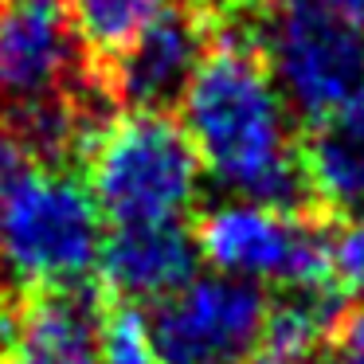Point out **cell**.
<instances>
[{"label": "cell", "mask_w": 364, "mask_h": 364, "mask_svg": "<svg viewBox=\"0 0 364 364\" xmlns=\"http://www.w3.org/2000/svg\"><path fill=\"white\" fill-rule=\"evenodd\" d=\"M0 317H4V309H0Z\"/></svg>", "instance_id": "ffe728a7"}, {"label": "cell", "mask_w": 364, "mask_h": 364, "mask_svg": "<svg viewBox=\"0 0 364 364\" xmlns=\"http://www.w3.org/2000/svg\"><path fill=\"white\" fill-rule=\"evenodd\" d=\"M196 251L212 274L251 286H314L333 282L329 235L290 204L228 196L196 223Z\"/></svg>", "instance_id": "8992f818"}, {"label": "cell", "mask_w": 364, "mask_h": 364, "mask_svg": "<svg viewBox=\"0 0 364 364\" xmlns=\"http://www.w3.org/2000/svg\"><path fill=\"white\" fill-rule=\"evenodd\" d=\"M0 364H102V309L87 286L32 290L0 317Z\"/></svg>", "instance_id": "ba28073f"}, {"label": "cell", "mask_w": 364, "mask_h": 364, "mask_svg": "<svg viewBox=\"0 0 364 364\" xmlns=\"http://www.w3.org/2000/svg\"><path fill=\"white\" fill-rule=\"evenodd\" d=\"M196 235L184 223H141V228H110L98 259V274L106 278L122 301L157 306L200 274Z\"/></svg>", "instance_id": "30bf717a"}, {"label": "cell", "mask_w": 364, "mask_h": 364, "mask_svg": "<svg viewBox=\"0 0 364 364\" xmlns=\"http://www.w3.org/2000/svg\"><path fill=\"white\" fill-rule=\"evenodd\" d=\"M329 274L345 294L364 298V215L329 235Z\"/></svg>", "instance_id": "9a60e30c"}, {"label": "cell", "mask_w": 364, "mask_h": 364, "mask_svg": "<svg viewBox=\"0 0 364 364\" xmlns=\"http://www.w3.org/2000/svg\"><path fill=\"white\" fill-rule=\"evenodd\" d=\"M270 298L251 282L196 274L149 309L157 364H255Z\"/></svg>", "instance_id": "52a82bcc"}, {"label": "cell", "mask_w": 364, "mask_h": 364, "mask_svg": "<svg viewBox=\"0 0 364 364\" xmlns=\"http://www.w3.org/2000/svg\"><path fill=\"white\" fill-rule=\"evenodd\" d=\"M20 173H24V145H20L16 134L0 122V208H4V196H9L12 181H16Z\"/></svg>", "instance_id": "e0dca14e"}, {"label": "cell", "mask_w": 364, "mask_h": 364, "mask_svg": "<svg viewBox=\"0 0 364 364\" xmlns=\"http://www.w3.org/2000/svg\"><path fill=\"white\" fill-rule=\"evenodd\" d=\"M321 364H364V309L341 317V325L333 329L329 345L317 356Z\"/></svg>", "instance_id": "2e32d148"}, {"label": "cell", "mask_w": 364, "mask_h": 364, "mask_svg": "<svg viewBox=\"0 0 364 364\" xmlns=\"http://www.w3.org/2000/svg\"><path fill=\"white\" fill-rule=\"evenodd\" d=\"M168 9H173V0H67L79 43L102 59L126 51Z\"/></svg>", "instance_id": "4fadbf2b"}, {"label": "cell", "mask_w": 364, "mask_h": 364, "mask_svg": "<svg viewBox=\"0 0 364 364\" xmlns=\"http://www.w3.org/2000/svg\"><path fill=\"white\" fill-rule=\"evenodd\" d=\"M208 12L215 16H251V12H262L270 0H200Z\"/></svg>", "instance_id": "ac0fdd59"}, {"label": "cell", "mask_w": 364, "mask_h": 364, "mask_svg": "<svg viewBox=\"0 0 364 364\" xmlns=\"http://www.w3.org/2000/svg\"><path fill=\"white\" fill-rule=\"evenodd\" d=\"M102 364H157L149 314L134 301L102 309Z\"/></svg>", "instance_id": "5bb4252c"}, {"label": "cell", "mask_w": 364, "mask_h": 364, "mask_svg": "<svg viewBox=\"0 0 364 364\" xmlns=\"http://www.w3.org/2000/svg\"><path fill=\"white\" fill-rule=\"evenodd\" d=\"M106 220L87 181L63 165H32L0 208V270L16 286L67 290L98 270Z\"/></svg>", "instance_id": "277c9868"}, {"label": "cell", "mask_w": 364, "mask_h": 364, "mask_svg": "<svg viewBox=\"0 0 364 364\" xmlns=\"http://www.w3.org/2000/svg\"><path fill=\"white\" fill-rule=\"evenodd\" d=\"M341 317H345V290L337 282L282 290L267 309V329L255 364H314Z\"/></svg>", "instance_id": "7c38bea8"}, {"label": "cell", "mask_w": 364, "mask_h": 364, "mask_svg": "<svg viewBox=\"0 0 364 364\" xmlns=\"http://www.w3.org/2000/svg\"><path fill=\"white\" fill-rule=\"evenodd\" d=\"M82 51L67 0H0V122L51 165L87 153L106 126Z\"/></svg>", "instance_id": "7a4b0ae2"}, {"label": "cell", "mask_w": 364, "mask_h": 364, "mask_svg": "<svg viewBox=\"0 0 364 364\" xmlns=\"http://www.w3.org/2000/svg\"><path fill=\"white\" fill-rule=\"evenodd\" d=\"M325 4H329V9H337L348 24L364 32V0H325Z\"/></svg>", "instance_id": "d6986e66"}, {"label": "cell", "mask_w": 364, "mask_h": 364, "mask_svg": "<svg viewBox=\"0 0 364 364\" xmlns=\"http://www.w3.org/2000/svg\"><path fill=\"white\" fill-rule=\"evenodd\" d=\"M181 126L204 176L228 196L290 204L306 196L301 137L259 48L223 40L208 48L181 95Z\"/></svg>", "instance_id": "6da1fadb"}, {"label": "cell", "mask_w": 364, "mask_h": 364, "mask_svg": "<svg viewBox=\"0 0 364 364\" xmlns=\"http://www.w3.org/2000/svg\"><path fill=\"white\" fill-rule=\"evenodd\" d=\"M204 168L181 122L165 110L106 118L87 149V188L110 228L184 223L196 208Z\"/></svg>", "instance_id": "3957f363"}, {"label": "cell", "mask_w": 364, "mask_h": 364, "mask_svg": "<svg viewBox=\"0 0 364 364\" xmlns=\"http://www.w3.org/2000/svg\"><path fill=\"white\" fill-rule=\"evenodd\" d=\"M208 55V32L192 12L168 9L126 51L110 59V87L126 110H165L181 102Z\"/></svg>", "instance_id": "9c48e42d"}, {"label": "cell", "mask_w": 364, "mask_h": 364, "mask_svg": "<svg viewBox=\"0 0 364 364\" xmlns=\"http://www.w3.org/2000/svg\"><path fill=\"white\" fill-rule=\"evenodd\" d=\"M306 196L348 220L364 215V110L309 126L301 141Z\"/></svg>", "instance_id": "8fae6325"}, {"label": "cell", "mask_w": 364, "mask_h": 364, "mask_svg": "<svg viewBox=\"0 0 364 364\" xmlns=\"http://www.w3.org/2000/svg\"><path fill=\"white\" fill-rule=\"evenodd\" d=\"M259 55L294 118L321 126L364 110V32L325 0H270Z\"/></svg>", "instance_id": "5b68a950"}]
</instances>
